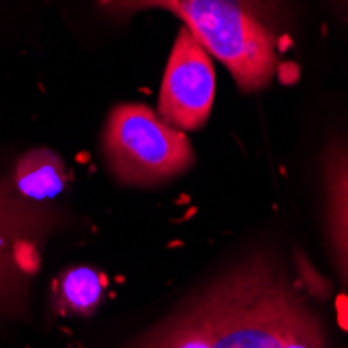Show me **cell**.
I'll list each match as a JSON object with an SVG mask.
<instances>
[{
    "label": "cell",
    "instance_id": "cell-1",
    "mask_svg": "<svg viewBox=\"0 0 348 348\" xmlns=\"http://www.w3.org/2000/svg\"><path fill=\"white\" fill-rule=\"evenodd\" d=\"M194 300L215 348H326L319 317L269 254L240 263Z\"/></svg>",
    "mask_w": 348,
    "mask_h": 348
},
{
    "label": "cell",
    "instance_id": "cell-2",
    "mask_svg": "<svg viewBox=\"0 0 348 348\" xmlns=\"http://www.w3.org/2000/svg\"><path fill=\"white\" fill-rule=\"evenodd\" d=\"M69 185L65 161L50 148L23 153L0 175V315L25 319L29 286Z\"/></svg>",
    "mask_w": 348,
    "mask_h": 348
},
{
    "label": "cell",
    "instance_id": "cell-3",
    "mask_svg": "<svg viewBox=\"0 0 348 348\" xmlns=\"http://www.w3.org/2000/svg\"><path fill=\"white\" fill-rule=\"evenodd\" d=\"M98 8L115 19L146 8L177 15L242 92H259L275 77L277 0H98Z\"/></svg>",
    "mask_w": 348,
    "mask_h": 348
},
{
    "label": "cell",
    "instance_id": "cell-4",
    "mask_svg": "<svg viewBox=\"0 0 348 348\" xmlns=\"http://www.w3.org/2000/svg\"><path fill=\"white\" fill-rule=\"evenodd\" d=\"M102 153L111 173L127 185L163 183L194 163L185 132L144 104H117L104 123Z\"/></svg>",
    "mask_w": 348,
    "mask_h": 348
},
{
    "label": "cell",
    "instance_id": "cell-5",
    "mask_svg": "<svg viewBox=\"0 0 348 348\" xmlns=\"http://www.w3.org/2000/svg\"><path fill=\"white\" fill-rule=\"evenodd\" d=\"M213 59L192 33L181 27L165 67L159 115L179 132H194L208 121L215 102Z\"/></svg>",
    "mask_w": 348,
    "mask_h": 348
},
{
    "label": "cell",
    "instance_id": "cell-6",
    "mask_svg": "<svg viewBox=\"0 0 348 348\" xmlns=\"http://www.w3.org/2000/svg\"><path fill=\"white\" fill-rule=\"evenodd\" d=\"M326 215L336 261L348 286V142L334 138L321 155Z\"/></svg>",
    "mask_w": 348,
    "mask_h": 348
},
{
    "label": "cell",
    "instance_id": "cell-7",
    "mask_svg": "<svg viewBox=\"0 0 348 348\" xmlns=\"http://www.w3.org/2000/svg\"><path fill=\"white\" fill-rule=\"evenodd\" d=\"M107 292L104 275L88 265H75L61 271L50 288V307L61 317H88L102 305Z\"/></svg>",
    "mask_w": 348,
    "mask_h": 348
}]
</instances>
